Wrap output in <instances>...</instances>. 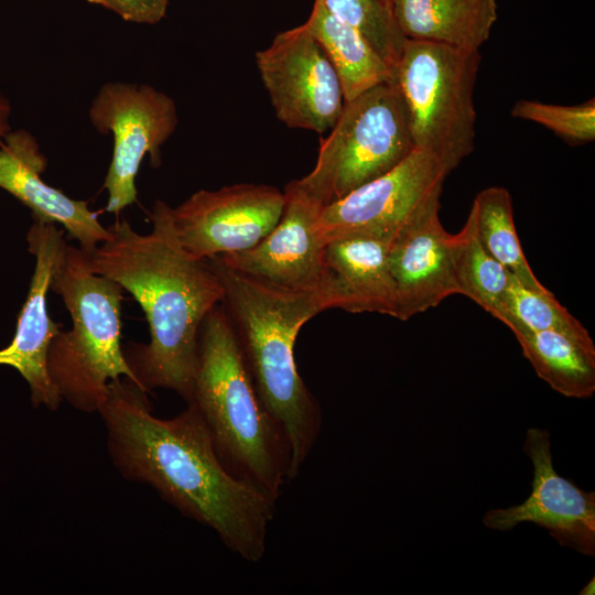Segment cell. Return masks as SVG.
I'll return each instance as SVG.
<instances>
[{"mask_svg":"<svg viewBox=\"0 0 595 595\" xmlns=\"http://www.w3.org/2000/svg\"><path fill=\"white\" fill-rule=\"evenodd\" d=\"M338 19L357 29L380 57L391 67L398 63L405 37L398 29L391 10L380 0H321Z\"/></svg>","mask_w":595,"mask_h":595,"instance_id":"cell-24","label":"cell"},{"mask_svg":"<svg viewBox=\"0 0 595 595\" xmlns=\"http://www.w3.org/2000/svg\"><path fill=\"white\" fill-rule=\"evenodd\" d=\"M190 402L196 405L225 465L277 500L289 482L286 445L258 397L221 303L201 326Z\"/></svg>","mask_w":595,"mask_h":595,"instance_id":"cell-4","label":"cell"},{"mask_svg":"<svg viewBox=\"0 0 595 595\" xmlns=\"http://www.w3.org/2000/svg\"><path fill=\"white\" fill-rule=\"evenodd\" d=\"M29 250L36 262L26 301L20 312L15 335L0 350V365L17 369L26 380L34 405L55 410L62 400L47 372V355L60 325L48 315L46 295L55 264L67 244L54 223L34 218L28 232Z\"/></svg>","mask_w":595,"mask_h":595,"instance_id":"cell-14","label":"cell"},{"mask_svg":"<svg viewBox=\"0 0 595 595\" xmlns=\"http://www.w3.org/2000/svg\"><path fill=\"white\" fill-rule=\"evenodd\" d=\"M500 322L515 334L522 355L553 390L569 398L595 391V345L553 331H534L510 315Z\"/></svg>","mask_w":595,"mask_h":595,"instance_id":"cell-19","label":"cell"},{"mask_svg":"<svg viewBox=\"0 0 595 595\" xmlns=\"http://www.w3.org/2000/svg\"><path fill=\"white\" fill-rule=\"evenodd\" d=\"M285 204L275 227L256 246L217 256L226 266L274 286L304 293H325L340 309L325 246L315 224L323 207L293 182L284 188Z\"/></svg>","mask_w":595,"mask_h":595,"instance_id":"cell-12","label":"cell"},{"mask_svg":"<svg viewBox=\"0 0 595 595\" xmlns=\"http://www.w3.org/2000/svg\"><path fill=\"white\" fill-rule=\"evenodd\" d=\"M451 167L415 148L383 175L323 207L315 230L327 242L355 234H396L420 208L441 197Z\"/></svg>","mask_w":595,"mask_h":595,"instance_id":"cell-11","label":"cell"},{"mask_svg":"<svg viewBox=\"0 0 595 595\" xmlns=\"http://www.w3.org/2000/svg\"><path fill=\"white\" fill-rule=\"evenodd\" d=\"M450 251L457 294L497 318L511 273L482 244L472 208L461 231L451 234Z\"/></svg>","mask_w":595,"mask_h":595,"instance_id":"cell-21","label":"cell"},{"mask_svg":"<svg viewBox=\"0 0 595 595\" xmlns=\"http://www.w3.org/2000/svg\"><path fill=\"white\" fill-rule=\"evenodd\" d=\"M380 1L391 10V7L394 0H380Z\"/></svg>","mask_w":595,"mask_h":595,"instance_id":"cell-29","label":"cell"},{"mask_svg":"<svg viewBox=\"0 0 595 595\" xmlns=\"http://www.w3.org/2000/svg\"><path fill=\"white\" fill-rule=\"evenodd\" d=\"M394 234H355L325 245V260L340 298V309L396 317L397 289L389 266Z\"/></svg>","mask_w":595,"mask_h":595,"instance_id":"cell-17","label":"cell"},{"mask_svg":"<svg viewBox=\"0 0 595 595\" xmlns=\"http://www.w3.org/2000/svg\"><path fill=\"white\" fill-rule=\"evenodd\" d=\"M102 6L123 20L137 23L155 24L161 21L167 9L169 0H87Z\"/></svg>","mask_w":595,"mask_h":595,"instance_id":"cell-26","label":"cell"},{"mask_svg":"<svg viewBox=\"0 0 595 595\" xmlns=\"http://www.w3.org/2000/svg\"><path fill=\"white\" fill-rule=\"evenodd\" d=\"M523 451L533 465L532 490L520 505L487 511L483 523L508 531L532 522L549 531L562 547L584 555H595V493L584 491L559 475L553 466L550 433L531 428Z\"/></svg>","mask_w":595,"mask_h":595,"instance_id":"cell-13","label":"cell"},{"mask_svg":"<svg viewBox=\"0 0 595 595\" xmlns=\"http://www.w3.org/2000/svg\"><path fill=\"white\" fill-rule=\"evenodd\" d=\"M166 206L155 202L149 234H139L128 221L117 220L108 227V240L84 252L87 267L128 291L145 314L150 343L125 354L138 385L145 391L173 390L190 402L201 326L221 303L224 290L208 262L191 257L181 247Z\"/></svg>","mask_w":595,"mask_h":595,"instance_id":"cell-2","label":"cell"},{"mask_svg":"<svg viewBox=\"0 0 595 595\" xmlns=\"http://www.w3.org/2000/svg\"><path fill=\"white\" fill-rule=\"evenodd\" d=\"M440 198L413 214L394 234L388 252L397 289L396 318L407 321L457 294L450 237L440 216Z\"/></svg>","mask_w":595,"mask_h":595,"instance_id":"cell-15","label":"cell"},{"mask_svg":"<svg viewBox=\"0 0 595 595\" xmlns=\"http://www.w3.org/2000/svg\"><path fill=\"white\" fill-rule=\"evenodd\" d=\"M479 50L405 40L392 68L415 148L455 170L475 148Z\"/></svg>","mask_w":595,"mask_h":595,"instance_id":"cell-6","label":"cell"},{"mask_svg":"<svg viewBox=\"0 0 595 595\" xmlns=\"http://www.w3.org/2000/svg\"><path fill=\"white\" fill-rule=\"evenodd\" d=\"M89 119L97 131L113 137V151L104 187L106 210L118 214L137 202L136 177L145 154L161 163L160 148L177 126L174 100L150 85L111 82L91 101Z\"/></svg>","mask_w":595,"mask_h":595,"instance_id":"cell-8","label":"cell"},{"mask_svg":"<svg viewBox=\"0 0 595 595\" xmlns=\"http://www.w3.org/2000/svg\"><path fill=\"white\" fill-rule=\"evenodd\" d=\"M331 130L314 169L292 181L324 207L389 172L415 149L392 78L345 102Z\"/></svg>","mask_w":595,"mask_h":595,"instance_id":"cell-7","label":"cell"},{"mask_svg":"<svg viewBox=\"0 0 595 595\" xmlns=\"http://www.w3.org/2000/svg\"><path fill=\"white\" fill-rule=\"evenodd\" d=\"M219 279L221 304L258 397L281 432L289 456V480L312 452L322 428L320 404L301 378L294 344L301 327L327 309L337 307L325 293L284 290L206 259Z\"/></svg>","mask_w":595,"mask_h":595,"instance_id":"cell-3","label":"cell"},{"mask_svg":"<svg viewBox=\"0 0 595 595\" xmlns=\"http://www.w3.org/2000/svg\"><path fill=\"white\" fill-rule=\"evenodd\" d=\"M478 237L487 251L521 284L536 291L548 289L534 275L518 238L510 193L501 186L480 191L470 207Z\"/></svg>","mask_w":595,"mask_h":595,"instance_id":"cell-22","label":"cell"},{"mask_svg":"<svg viewBox=\"0 0 595 595\" xmlns=\"http://www.w3.org/2000/svg\"><path fill=\"white\" fill-rule=\"evenodd\" d=\"M510 315L534 331H553L585 344H594L588 331L548 290L529 289L510 274L497 320Z\"/></svg>","mask_w":595,"mask_h":595,"instance_id":"cell-23","label":"cell"},{"mask_svg":"<svg viewBox=\"0 0 595 595\" xmlns=\"http://www.w3.org/2000/svg\"><path fill=\"white\" fill-rule=\"evenodd\" d=\"M284 204V192L273 186L241 183L197 191L166 213L181 247L206 260L256 246L275 227Z\"/></svg>","mask_w":595,"mask_h":595,"instance_id":"cell-10","label":"cell"},{"mask_svg":"<svg viewBox=\"0 0 595 595\" xmlns=\"http://www.w3.org/2000/svg\"><path fill=\"white\" fill-rule=\"evenodd\" d=\"M108 388L98 412L121 474L152 486L244 560L262 559L275 499L225 465L196 405L188 402L176 416L159 419L147 391L131 380H113Z\"/></svg>","mask_w":595,"mask_h":595,"instance_id":"cell-1","label":"cell"},{"mask_svg":"<svg viewBox=\"0 0 595 595\" xmlns=\"http://www.w3.org/2000/svg\"><path fill=\"white\" fill-rule=\"evenodd\" d=\"M580 595H594L595 594V576L586 583L584 587L578 592Z\"/></svg>","mask_w":595,"mask_h":595,"instance_id":"cell-28","label":"cell"},{"mask_svg":"<svg viewBox=\"0 0 595 595\" xmlns=\"http://www.w3.org/2000/svg\"><path fill=\"white\" fill-rule=\"evenodd\" d=\"M394 22L405 39L479 50L497 21V0H394Z\"/></svg>","mask_w":595,"mask_h":595,"instance_id":"cell-18","label":"cell"},{"mask_svg":"<svg viewBox=\"0 0 595 595\" xmlns=\"http://www.w3.org/2000/svg\"><path fill=\"white\" fill-rule=\"evenodd\" d=\"M50 290L62 296L72 328L61 331L51 343L48 376L62 399L82 411H98L110 381L123 376L138 385L121 348L123 289L94 273L84 250L67 245L55 264Z\"/></svg>","mask_w":595,"mask_h":595,"instance_id":"cell-5","label":"cell"},{"mask_svg":"<svg viewBox=\"0 0 595 595\" xmlns=\"http://www.w3.org/2000/svg\"><path fill=\"white\" fill-rule=\"evenodd\" d=\"M256 64L280 121L290 128L324 133L344 107L337 73L303 23L279 33Z\"/></svg>","mask_w":595,"mask_h":595,"instance_id":"cell-9","label":"cell"},{"mask_svg":"<svg viewBox=\"0 0 595 595\" xmlns=\"http://www.w3.org/2000/svg\"><path fill=\"white\" fill-rule=\"evenodd\" d=\"M10 105L2 94H0V142L10 132L9 116Z\"/></svg>","mask_w":595,"mask_h":595,"instance_id":"cell-27","label":"cell"},{"mask_svg":"<svg viewBox=\"0 0 595 595\" xmlns=\"http://www.w3.org/2000/svg\"><path fill=\"white\" fill-rule=\"evenodd\" d=\"M304 24L334 66L345 102L392 78V68L364 35L331 13L321 0L314 1Z\"/></svg>","mask_w":595,"mask_h":595,"instance_id":"cell-20","label":"cell"},{"mask_svg":"<svg viewBox=\"0 0 595 595\" xmlns=\"http://www.w3.org/2000/svg\"><path fill=\"white\" fill-rule=\"evenodd\" d=\"M47 161L34 137L25 130L9 132L0 142V187L12 194L37 218L58 223L90 251L110 237L97 213L85 201H76L44 182Z\"/></svg>","mask_w":595,"mask_h":595,"instance_id":"cell-16","label":"cell"},{"mask_svg":"<svg viewBox=\"0 0 595 595\" xmlns=\"http://www.w3.org/2000/svg\"><path fill=\"white\" fill-rule=\"evenodd\" d=\"M510 115L539 123L572 145L595 139L594 98L574 106L520 99L512 106Z\"/></svg>","mask_w":595,"mask_h":595,"instance_id":"cell-25","label":"cell"}]
</instances>
